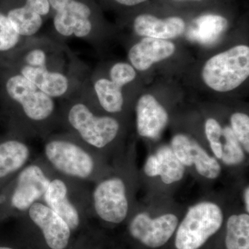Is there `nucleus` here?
Segmentation results:
<instances>
[{
    "mask_svg": "<svg viewBox=\"0 0 249 249\" xmlns=\"http://www.w3.org/2000/svg\"><path fill=\"white\" fill-rule=\"evenodd\" d=\"M2 66L14 69L59 101L77 92L89 74L84 62L66 42L44 36L28 38Z\"/></svg>",
    "mask_w": 249,
    "mask_h": 249,
    "instance_id": "f257e3e1",
    "label": "nucleus"
},
{
    "mask_svg": "<svg viewBox=\"0 0 249 249\" xmlns=\"http://www.w3.org/2000/svg\"><path fill=\"white\" fill-rule=\"evenodd\" d=\"M0 106L9 133L44 140L60 128L56 100L9 67H0Z\"/></svg>",
    "mask_w": 249,
    "mask_h": 249,
    "instance_id": "f03ea898",
    "label": "nucleus"
},
{
    "mask_svg": "<svg viewBox=\"0 0 249 249\" xmlns=\"http://www.w3.org/2000/svg\"><path fill=\"white\" fill-rule=\"evenodd\" d=\"M58 110L60 128L73 134L94 151L107 150L120 137V121L116 116L98 113L81 88L60 101Z\"/></svg>",
    "mask_w": 249,
    "mask_h": 249,
    "instance_id": "7ed1b4c3",
    "label": "nucleus"
},
{
    "mask_svg": "<svg viewBox=\"0 0 249 249\" xmlns=\"http://www.w3.org/2000/svg\"><path fill=\"white\" fill-rule=\"evenodd\" d=\"M43 141L42 158L55 173L81 182L96 178L99 165L96 151L74 135L55 132Z\"/></svg>",
    "mask_w": 249,
    "mask_h": 249,
    "instance_id": "20e7f679",
    "label": "nucleus"
},
{
    "mask_svg": "<svg viewBox=\"0 0 249 249\" xmlns=\"http://www.w3.org/2000/svg\"><path fill=\"white\" fill-rule=\"evenodd\" d=\"M106 71L88 74L81 91L95 107L115 116L124 111V89L137 78V70L128 62L119 61L111 64Z\"/></svg>",
    "mask_w": 249,
    "mask_h": 249,
    "instance_id": "39448f33",
    "label": "nucleus"
},
{
    "mask_svg": "<svg viewBox=\"0 0 249 249\" xmlns=\"http://www.w3.org/2000/svg\"><path fill=\"white\" fill-rule=\"evenodd\" d=\"M54 171L42 157L31 160L14 177L7 190L0 196V206L6 212L22 215L34 203L43 201Z\"/></svg>",
    "mask_w": 249,
    "mask_h": 249,
    "instance_id": "423d86ee",
    "label": "nucleus"
},
{
    "mask_svg": "<svg viewBox=\"0 0 249 249\" xmlns=\"http://www.w3.org/2000/svg\"><path fill=\"white\" fill-rule=\"evenodd\" d=\"M54 11L53 36L66 42L70 39H79L97 43L104 36L103 28L95 18L94 10L85 0H49Z\"/></svg>",
    "mask_w": 249,
    "mask_h": 249,
    "instance_id": "0eeeda50",
    "label": "nucleus"
},
{
    "mask_svg": "<svg viewBox=\"0 0 249 249\" xmlns=\"http://www.w3.org/2000/svg\"><path fill=\"white\" fill-rule=\"evenodd\" d=\"M249 76V47L234 46L209 58L201 70V78L214 91L227 93L237 89Z\"/></svg>",
    "mask_w": 249,
    "mask_h": 249,
    "instance_id": "6e6552de",
    "label": "nucleus"
},
{
    "mask_svg": "<svg viewBox=\"0 0 249 249\" xmlns=\"http://www.w3.org/2000/svg\"><path fill=\"white\" fill-rule=\"evenodd\" d=\"M43 202L74 231L79 229L85 214L91 209V196L87 193L83 182L55 173L49 182Z\"/></svg>",
    "mask_w": 249,
    "mask_h": 249,
    "instance_id": "1a4fd4ad",
    "label": "nucleus"
},
{
    "mask_svg": "<svg viewBox=\"0 0 249 249\" xmlns=\"http://www.w3.org/2000/svg\"><path fill=\"white\" fill-rule=\"evenodd\" d=\"M224 222L222 210L211 201L192 206L178 226L175 237L178 249H199L220 229Z\"/></svg>",
    "mask_w": 249,
    "mask_h": 249,
    "instance_id": "9d476101",
    "label": "nucleus"
},
{
    "mask_svg": "<svg viewBox=\"0 0 249 249\" xmlns=\"http://www.w3.org/2000/svg\"><path fill=\"white\" fill-rule=\"evenodd\" d=\"M91 209L100 219L110 224H120L129 211L125 181L119 175L100 180L91 195Z\"/></svg>",
    "mask_w": 249,
    "mask_h": 249,
    "instance_id": "9b49d317",
    "label": "nucleus"
},
{
    "mask_svg": "<svg viewBox=\"0 0 249 249\" xmlns=\"http://www.w3.org/2000/svg\"><path fill=\"white\" fill-rule=\"evenodd\" d=\"M21 216L38 229L49 249H66L68 247L71 240V229L43 201L34 203Z\"/></svg>",
    "mask_w": 249,
    "mask_h": 249,
    "instance_id": "f8f14e48",
    "label": "nucleus"
},
{
    "mask_svg": "<svg viewBox=\"0 0 249 249\" xmlns=\"http://www.w3.org/2000/svg\"><path fill=\"white\" fill-rule=\"evenodd\" d=\"M178 219L175 214L167 213L151 218L141 213L132 218L129 231L134 239L150 248H159L171 238L178 227Z\"/></svg>",
    "mask_w": 249,
    "mask_h": 249,
    "instance_id": "ddd939ff",
    "label": "nucleus"
},
{
    "mask_svg": "<svg viewBox=\"0 0 249 249\" xmlns=\"http://www.w3.org/2000/svg\"><path fill=\"white\" fill-rule=\"evenodd\" d=\"M137 129L141 137L155 139L163 132L169 121L164 107L153 95H142L136 106Z\"/></svg>",
    "mask_w": 249,
    "mask_h": 249,
    "instance_id": "4468645a",
    "label": "nucleus"
},
{
    "mask_svg": "<svg viewBox=\"0 0 249 249\" xmlns=\"http://www.w3.org/2000/svg\"><path fill=\"white\" fill-rule=\"evenodd\" d=\"M132 28L139 36L169 40L182 35L186 23L180 16L160 18L153 14H142L134 18Z\"/></svg>",
    "mask_w": 249,
    "mask_h": 249,
    "instance_id": "2eb2a0df",
    "label": "nucleus"
},
{
    "mask_svg": "<svg viewBox=\"0 0 249 249\" xmlns=\"http://www.w3.org/2000/svg\"><path fill=\"white\" fill-rule=\"evenodd\" d=\"M176 47L170 40L144 37L129 48L127 57L129 64L137 71L148 70L157 62L170 58Z\"/></svg>",
    "mask_w": 249,
    "mask_h": 249,
    "instance_id": "dca6fc26",
    "label": "nucleus"
},
{
    "mask_svg": "<svg viewBox=\"0 0 249 249\" xmlns=\"http://www.w3.org/2000/svg\"><path fill=\"white\" fill-rule=\"evenodd\" d=\"M32 149L27 140L9 133L0 140V181L11 178L31 160Z\"/></svg>",
    "mask_w": 249,
    "mask_h": 249,
    "instance_id": "f3484780",
    "label": "nucleus"
},
{
    "mask_svg": "<svg viewBox=\"0 0 249 249\" xmlns=\"http://www.w3.org/2000/svg\"><path fill=\"white\" fill-rule=\"evenodd\" d=\"M227 249H249V213L232 214L227 222Z\"/></svg>",
    "mask_w": 249,
    "mask_h": 249,
    "instance_id": "a211bd4d",
    "label": "nucleus"
},
{
    "mask_svg": "<svg viewBox=\"0 0 249 249\" xmlns=\"http://www.w3.org/2000/svg\"><path fill=\"white\" fill-rule=\"evenodd\" d=\"M27 39L18 33L7 16L0 11V65L22 47Z\"/></svg>",
    "mask_w": 249,
    "mask_h": 249,
    "instance_id": "6ab92c4d",
    "label": "nucleus"
},
{
    "mask_svg": "<svg viewBox=\"0 0 249 249\" xmlns=\"http://www.w3.org/2000/svg\"><path fill=\"white\" fill-rule=\"evenodd\" d=\"M155 155L160 162V176L163 183L172 184L182 179L185 166L174 154L171 147H160Z\"/></svg>",
    "mask_w": 249,
    "mask_h": 249,
    "instance_id": "aec40b11",
    "label": "nucleus"
},
{
    "mask_svg": "<svg viewBox=\"0 0 249 249\" xmlns=\"http://www.w3.org/2000/svg\"><path fill=\"white\" fill-rule=\"evenodd\" d=\"M191 163L195 165L196 172L205 178L214 179L220 175L221 166L217 160L194 140L192 143Z\"/></svg>",
    "mask_w": 249,
    "mask_h": 249,
    "instance_id": "412c9836",
    "label": "nucleus"
},
{
    "mask_svg": "<svg viewBox=\"0 0 249 249\" xmlns=\"http://www.w3.org/2000/svg\"><path fill=\"white\" fill-rule=\"evenodd\" d=\"M223 137L225 139V142L223 144L221 160L227 165L240 164L245 160V152L231 127L223 129Z\"/></svg>",
    "mask_w": 249,
    "mask_h": 249,
    "instance_id": "4be33fe9",
    "label": "nucleus"
},
{
    "mask_svg": "<svg viewBox=\"0 0 249 249\" xmlns=\"http://www.w3.org/2000/svg\"><path fill=\"white\" fill-rule=\"evenodd\" d=\"M227 24V18L216 14L202 15L193 21L195 30L197 31L201 37L217 34L218 31L225 29Z\"/></svg>",
    "mask_w": 249,
    "mask_h": 249,
    "instance_id": "5701e85b",
    "label": "nucleus"
},
{
    "mask_svg": "<svg viewBox=\"0 0 249 249\" xmlns=\"http://www.w3.org/2000/svg\"><path fill=\"white\" fill-rule=\"evenodd\" d=\"M232 132L247 153L249 152V117L242 112H235L231 116Z\"/></svg>",
    "mask_w": 249,
    "mask_h": 249,
    "instance_id": "b1692460",
    "label": "nucleus"
},
{
    "mask_svg": "<svg viewBox=\"0 0 249 249\" xmlns=\"http://www.w3.org/2000/svg\"><path fill=\"white\" fill-rule=\"evenodd\" d=\"M205 134L214 156L221 160L223 152V129L216 119L210 118L205 123Z\"/></svg>",
    "mask_w": 249,
    "mask_h": 249,
    "instance_id": "393cba45",
    "label": "nucleus"
},
{
    "mask_svg": "<svg viewBox=\"0 0 249 249\" xmlns=\"http://www.w3.org/2000/svg\"><path fill=\"white\" fill-rule=\"evenodd\" d=\"M192 143L193 140L183 134H176L172 139V150L184 166H192Z\"/></svg>",
    "mask_w": 249,
    "mask_h": 249,
    "instance_id": "a878e982",
    "label": "nucleus"
},
{
    "mask_svg": "<svg viewBox=\"0 0 249 249\" xmlns=\"http://www.w3.org/2000/svg\"><path fill=\"white\" fill-rule=\"evenodd\" d=\"M27 5L43 19L48 16L52 11L49 0H27Z\"/></svg>",
    "mask_w": 249,
    "mask_h": 249,
    "instance_id": "bb28decb",
    "label": "nucleus"
},
{
    "mask_svg": "<svg viewBox=\"0 0 249 249\" xmlns=\"http://www.w3.org/2000/svg\"><path fill=\"white\" fill-rule=\"evenodd\" d=\"M144 172L147 176L150 178H155L160 176V162L155 155H150L147 158L144 166Z\"/></svg>",
    "mask_w": 249,
    "mask_h": 249,
    "instance_id": "cd10ccee",
    "label": "nucleus"
},
{
    "mask_svg": "<svg viewBox=\"0 0 249 249\" xmlns=\"http://www.w3.org/2000/svg\"><path fill=\"white\" fill-rule=\"evenodd\" d=\"M116 4L124 7H134L139 5L144 4L148 0H111Z\"/></svg>",
    "mask_w": 249,
    "mask_h": 249,
    "instance_id": "c85d7f7f",
    "label": "nucleus"
},
{
    "mask_svg": "<svg viewBox=\"0 0 249 249\" xmlns=\"http://www.w3.org/2000/svg\"><path fill=\"white\" fill-rule=\"evenodd\" d=\"M244 199H245V204L246 211L247 213H249V187L246 188L245 194H244Z\"/></svg>",
    "mask_w": 249,
    "mask_h": 249,
    "instance_id": "c756f323",
    "label": "nucleus"
},
{
    "mask_svg": "<svg viewBox=\"0 0 249 249\" xmlns=\"http://www.w3.org/2000/svg\"><path fill=\"white\" fill-rule=\"evenodd\" d=\"M173 1H204V0H173Z\"/></svg>",
    "mask_w": 249,
    "mask_h": 249,
    "instance_id": "7c9ffc66",
    "label": "nucleus"
},
{
    "mask_svg": "<svg viewBox=\"0 0 249 249\" xmlns=\"http://www.w3.org/2000/svg\"><path fill=\"white\" fill-rule=\"evenodd\" d=\"M0 249H16L13 247H7V246H0Z\"/></svg>",
    "mask_w": 249,
    "mask_h": 249,
    "instance_id": "2f4dec72",
    "label": "nucleus"
}]
</instances>
